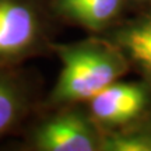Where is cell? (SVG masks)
Wrapping results in <instances>:
<instances>
[{
  "instance_id": "6da1fadb",
  "label": "cell",
  "mask_w": 151,
  "mask_h": 151,
  "mask_svg": "<svg viewBox=\"0 0 151 151\" xmlns=\"http://www.w3.org/2000/svg\"><path fill=\"white\" fill-rule=\"evenodd\" d=\"M55 50L63 67L50 95L52 104L91 99L129 67L120 49L104 39L56 45Z\"/></svg>"
},
{
  "instance_id": "7a4b0ae2",
  "label": "cell",
  "mask_w": 151,
  "mask_h": 151,
  "mask_svg": "<svg viewBox=\"0 0 151 151\" xmlns=\"http://www.w3.org/2000/svg\"><path fill=\"white\" fill-rule=\"evenodd\" d=\"M39 37V16L29 0H0V66L27 56Z\"/></svg>"
},
{
  "instance_id": "3957f363",
  "label": "cell",
  "mask_w": 151,
  "mask_h": 151,
  "mask_svg": "<svg viewBox=\"0 0 151 151\" xmlns=\"http://www.w3.org/2000/svg\"><path fill=\"white\" fill-rule=\"evenodd\" d=\"M34 146L41 151L99 150L90 124L77 113L59 115L45 122L34 134Z\"/></svg>"
},
{
  "instance_id": "277c9868",
  "label": "cell",
  "mask_w": 151,
  "mask_h": 151,
  "mask_svg": "<svg viewBox=\"0 0 151 151\" xmlns=\"http://www.w3.org/2000/svg\"><path fill=\"white\" fill-rule=\"evenodd\" d=\"M90 101L97 120L104 124H120L140 115L147 104V91L140 84L112 83Z\"/></svg>"
},
{
  "instance_id": "5b68a950",
  "label": "cell",
  "mask_w": 151,
  "mask_h": 151,
  "mask_svg": "<svg viewBox=\"0 0 151 151\" xmlns=\"http://www.w3.org/2000/svg\"><path fill=\"white\" fill-rule=\"evenodd\" d=\"M126 59L134 63L151 81V14L132 20L115 29L111 41Z\"/></svg>"
},
{
  "instance_id": "8992f818",
  "label": "cell",
  "mask_w": 151,
  "mask_h": 151,
  "mask_svg": "<svg viewBox=\"0 0 151 151\" xmlns=\"http://www.w3.org/2000/svg\"><path fill=\"white\" fill-rule=\"evenodd\" d=\"M59 9L90 29H101L118 14L122 0H58Z\"/></svg>"
},
{
  "instance_id": "52a82bcc",
  "label": "cell",
  "mask_w": 151,
  "mask_h": 151,
  "mask_svg": "<svg viewBox=\"0 0 151 151\" xmlns=\"http://www.w3.org/2000/svg\"><path fill=\"white\" fill-rule=\"evenodd\" d=\"M25 99L13 77L0 71V136L17 124L24 113Z\"/></svg>"
},
{
  "instance_id": "ba28073f",
  "label": "cell",
  "mask_w": 151,
  "mask_h": 151,
  "mask_svg": "<svg viewBox=\"0 0 151 151\" xmlns=\"http://www.w3.org/2000/svg\"><path fill=\"white\" fill-rule=\"evenodd\" d=\"M99 150L106 151H151V136L143 133L115 134L101 143Z\"/></svg>"
},
{
  "instance_id": "9c48e42d",
  "label": "cell",
  "mask_w": 151,
  "mask_h": 151,
  "mask_svg": "<svg viewBox=\"0 0 151 151\" xmlns=\"http://www.w3.org/2000/svg\"><path fill=\"white\" fill-rule=\"evenodd\" d=\"M137 1H147V0H137Z\"/></svg>"
}]
</instances>
